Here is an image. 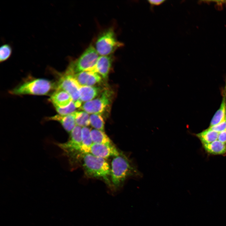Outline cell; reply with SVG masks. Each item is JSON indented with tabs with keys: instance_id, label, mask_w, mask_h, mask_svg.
<instances>
[{
	"instance_id": "1",
	"label": "cell",
	"mask_w": 226,
	"mask_h": 226,
	"mask_svg": "<svg viewBox=\"0 0 226 226\" xmlns=\"http://www.w3.org/2000/svg\"><path fill=\"white\" fill-rule=\"evenodd\" d=\"M85 175L88 178L103 180L112 189L110 180V167L106 159L89 153L78 154Z\"/></svg>"
},
{
	"instance_id": "2",
	"label": "cell",
	"mask_w": 226,
	"mask_h": 226,
	"mask_svg": "<svg viewBox=\"0 0 226 226\" xmlns=\"http://www.w3.org/2000/svg\"><path fill=\"white\" fill-rule=\"evenodd\" d=\"M112 189L121 187L125 180L131 177H140L141 174L132 161L123 153L113 157L110 167Z\"/></svg>"
},
{
	"instance_id": "3",
	"label": "cell",
	"mask_w": 226,
	"mask_h": 226,
	"mask_svg": "<svg viewBox=\"0 0 226 226\" xmlns=\"http://www.w3.org/2000/svg\"><path fill=\"white\" fill-rule=\"evenodd\" d=\"M56 83L43 78H31L24 80L20 84L10 90L9 93L14 95H48L56 89Z\"/></svg>"
},
{
	"instance_id": "4",
	"label": "cell",
	"mask_w": 226,
	"mask_h": 226,
	"mask_svg": "<svg viewBox=\"0 0 226 226\" xmlns=\"http://www.w3.org/2000/svg\"><path fill=\"white\" fill-rule=\"evenodd\" d=\"M114 95L112 90L105 87L98 96L85 102L79 108L89 114H98L103 116L110 111Z\"/></svg>"
},
{
	"instance_id": "5",
	"label": "cell",
	"mask_w": 226,
	"mask_h": 226,
	"mask_svg": "<svg viewBox=\"0 0 226 226\" xmlns=\"http://www.w3.org/2000/svg\"><path fill=\"white\" fill-rule=\"evenodd\" d=\"M100 56L94 47L91 44L78 59L70 62L66 70L73 75L84 71H95Z\"/></svg>"
},
{
	"instance_id": "6",
	"label": "cell",
	"mask_w": 226,
	"mask_h": 226,
	"mask_svg": "<svg viewBox=\"0 0 226 226\" xmlns=\"http://www.w3.org/2000/svg\"><path fill=\"white\" fill-rule=\"evenodd\" d=\"M123 46V43L117 40L113 29L109 28L99 35L94 47L100 56H107Z\"/></svg>"
},
{
	"instance_id": "7",
	"label": "cell",
	"mask_w": 226,
	"mask_h": 226,
	"mask_svg": "<svg viewBox=\"0 0 226 226\" xmlns=\"http://www.w3.org/2000/svg\"><path fill=\"white\" fill-rule=\"evenodd\" d=\"M82 127L76 125L70 132L68 140L64 143L55 142L54 143L63 151V154L67 157L70 163L78 154L80 153L82 146Z\"/></svg>"
},
{
	"instance_id": "8",
	"label": "cell",
	"mask_w": 226,
	"mask_h": 226,
	"mask_svg": "<svg viewBox=\"0 0 226 226\" xmlns=\"http://www.w3.org/2000/svg\"><path fill=\"white\" fill-rule=\"evenodd\" d=\"M58 73L56 89H60L67 92L72 97L76 107L80 108L82 105L79 91L80 86L75 79L73 75L66 70L63 73Z\"/></svg>"
},
{
	"instance_id": "9",
	"label": "cell",
	"mask_w": 226,
	"mask_h": 226,
	"mask_svg": "<svg viewBox=\"0 0 226 226\" xmlns=\"http://www.w3.org/2000/svg\"><path fill=\"white\" fill-rule=\"evenodd\" d=\"M113 144L93 143L84 153H89L96 156L106 159L110 157H116L120 153Z\"/></svg>"
},
{
	"instance_id": "10",
	"label": "cell",
	"mask_w": 226,
	"mask_h": 226,
	"mask_svg": "<svg viewBox=\"0 0 226 226\" xmlns=\"http://www.w3.org/2000/svg\"><path fill=\"white\" fill-rule=\"evenodd\" d=\"M73 77L80 86H97L103 79L100 74L92 71H83L73 75Z\"/></svg>"
},
{
	"instance_id": "11",
	"label": "cell",
	"mask_w": 226,
	"mask_h": 226,
	"mask_svg": "<svg viewBox=\"0 0 226 226\" xmlns=\"http://www.w3.org/2000/svg\"><path fill=\"white\" fill-rule=\"evenodd\" d=\"M49 100L55 108H62L69 105L73 101L71 96L66 92L60 89H56L52 93Z\"/></svg>"
},
{
	"instance_id": "12",
	"label": "cell",
	"mask_w": 226,
	"mask_h": 226,
	"mask_svg": "<svg viewBox=\"0 0 226 226\" xmlns=\"http://www.w3.org/2000/svg\"><path fill=\"white\" fill-rule=\"evenodd\" d=\"M113 60L111 55L100 56L97 61L95 71L98 73L105 81H107Z\"/></svg>"
},
{
	"instance_id": "13",
	"label": "cell",
	"mask_w": 226,
	"mask_h": 226,
	"mask_svg": "<svg viewBox=\"0 0 226 226\" xmlns=\"http://www.w3.org/2000/svg\"><path fill=\"white\" fill-rule=\"evenodd\" d=\"M76 111L66 115L58 114L48 117L47 119L48 120L54 121L59 122L67 132L70 133L76 126L75 117Z\"/></svg>"
},
{
	"instance_id": "14",
	"label": "cell",
	"mask_w": 226,
	"mask_h": 226,
	"mask_svg": "<svg viewBox=\"0 0 226 226\" xmlns=\"http://www.w3.org/2000/svg\"><path fill=\"white\" fill-rule=\"evenodd\" d=\"M105 88L97 86H80V100L81 102H86L93 100L100 94Z\"/></svg>"
},
{
	"instance_id": "15",
	"label": "cell",
	"mask_w": 226,
	"mask_h": 226,
	"mask_svg": "<svg viewBox=\"0 0 226 226\" xmlns=\"http://www.w3.org/2000/svg\"><path fill=\"white\" fill-rule=\"evenodd\" d=\"M202 146L207 153L214 155H222L226 153V144L218 139L211 143L203 144Z\"/></svg>"
},
{
	"instance_id": "16",
	"label": "cell",
	"mask_w": 226,
	"mask_h": 226,
	"mask_svg": "<svg viewBox=\"0 0 226 226\" xmlns=\"http://www.w3.org/2000/svg\"><path fill=\"white\" fill-rule=\"evenodd\" d=\"M226 116V93L223 92L222 102L219 109L213 117L209 127L217 125L222 121Z\"/></svg>"
},
{
	"instance_id": "17",
	"label": "cell",
	"mask_w": 226,
	"mask_h": 226,
	"mask_svg": "<svg viewBox=\"0 0 226 226\" xmlns=\"http://www.w3.org/2000/svg\"><path fill=\"white\" fill-rule=\"evenodd\" d=\"M90 134L93 143L104 144H113L104 131L93 129L91 130Z\"/></svg>"
},
{
	"instance_id": "18",
	"label": "cell",
	"mask_w": 226,
	"mask_h": 226,
	"mask_svg": "<svg viewBox=\"0 0 226 226\" xmlns=\"http://www.w3.org/2000/svg\"><path fill=\"white\" fill-rule=\"evenodd\" d=\"M218 134L219 133L208 128L196 134V136L203 144L209 143L217 140Z\"/></svg>"
},
{
	"instance_id": "19",
	"label": "cell",
	"mask_w": 226,
	"mask_h": 226,
	"mask_svg": "<svg viewBox=\"0 0 226 226\" xmlns=\"http://www.w3.org/2000/svg\"><path fill=\"white\" fill-rule=\"evenodd\" d=\"M90 131V129L88 127L82 128V146L80 150V153H84L86 150L93 143Z\"/></svg>"
},
{
	"instance_id": "20",
	"label": "cell",
	"mask_w": 226,
	"mask_h": 226,
	"mask_svg": "<svg viewBox=\"0 0 226 226\" xmlns=\"http://www.w3.org/2000/svg\"><path fill=\"white\" fill-rule=\"evenodd\" d=\"M89 121L90 125L94 128L104 131L105 122L103 116L98 114H91L89 116Z\"/></svg>"
},
{
	"instance_id": "21",
	"label": "cell",
	"mask_w": 226,
	"mask_h": 226,
	"mask_svg": "<svg viewBox=\"0 0 226 226\" xmlns=\"http://www.w3.org/2000/svg\"><path fill=\"white\" fill-rule=\"evenodd\" d=\"M89 114L84 111L76 112L75 123L76 125L82 127H88L90 125Z\"/></svg>"
},
{
	"instance_id": "22",
	"label": "cell",
	"mask_w": 226,
	"mask_h": 226,
	"mask_svg": "<svg viewBox=\"0 0 226 226\" xmlns=\"http://www.w3.org/2000/svg\"><path fill=\"white\" fill-rule=\"evenodd\" d=\"M12 52V48L10 45L5 44L2 45L0 48V62L8 59L11 56Z\"/></svg>"
},
{
	"instance_id": "23",
	"label": "cell",
	"mask_w": 226,
	"mask_h": 226,
	"mask_svg": "<svg viewBox=\"0 0 226 226\" xmlns=\"http://www.w3.org/2000/svg\"><path fill=\"white\" fill-rule=\"evenodd\" d=\"M56 111L59 115H66L72 114L78 108L75 103L73 101L68 106L62 108H55Z\"/></svg>"
},
{
	"instance_id": "24",
	"label": "cell",
	"mask_w": 226,
	"mask_h": 226,
	"mask_svg": "<svg viewBox=\"0 0 226 226\" xmlns=\"http://www.w3.org/2000/svg\"><path fill=\"white\" fill-rule=\"evenodd\" d=\"M208 128L218 133L226 130V116L224 119L220 123Z\"/></svg>"
},
{
	"instance_id": "25",
	"label": "cell",
	"mask_w": 226,
	"mask_h": 226,
	"mask_svg": "<svg viewBox=\"0 0 226 226\" xmlns=\"http://www.w3.org/2000/svg\"><path fill=\"white\" fill-rule=\"evenodd\" d=\"M218 140L226 144V130L219 133Z\"/></svg>"
},
{
	"instance_id": "26",
	"label": "cell",
	"mask_w": 226,
	"mask_h": 226,
	"mask_svg": "<svg viewBox=\"0 0 226 226\" xmlns=\"http://www.w3.org/2000/svg\"><path fill=\"white\" fill-rule=\"evenodd\" d=\"M165 1L164 0H150L148 1V2L151 5L153 6L160 5Z\"/></svg>"
},
{
	"instance_id": "27",
	"label": "cell",
	"mask_w": 226,
	"mask_h": 226,
	"mask_svg": "<svg viewBox=\"0 0 226 226\" xmlns=\"http://www.w3.org/2000/svg\"><path fill=\"white\" fill-rule=\"evenodd\" d=\"M224 92L226 93V78H225V86H224Z\"/></svg>"
}]
</instances>
